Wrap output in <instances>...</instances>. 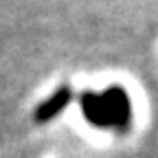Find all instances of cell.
Returning <instances> with one entry per match:
<instances>
[{
    "mask_svg": "<svg viewBox=\"0 0 158 158\" xmlns=\"http://www.w3.org/2000/svg\"><path fill=\"white\" fill-rule=\"evenodd\" d=\"M73 97H75V92H73V86H68V84L55 88L44 101L37 103V108L33 112V121L35 123H48V121H53V118H57L70 106Z\"/></svg>",
    "mask_w": 158,
    "mask_h": 158,
    "instance_id": "obj_2",
    "label": "cell"
},
{
    "mask_svg": "<svg viewBox=\"0 0 158 158\" xmlns=\"http://www.w3.org/2000/svg\"><path fill=\"white\" fill-rule=\"evenodd\" d=\"M84 118L101 130L125 132L132 123V99L125 88L108 86L106 90H86L79 97Z\"/></svg>",
    "mask_w": 158,
    "mask_h": 158,
    "instance_id": "obj_1",
    "label": "cell"
}]
</instances>
